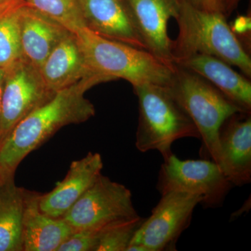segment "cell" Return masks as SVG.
<instances>
[{"label":"cell","mask_w":251,"mask_h":251,"mask_svg":"<svg viewBox=\"0 0 251 251\" xmlns=\"http://www.w3.org/2000/svg\"><path fill=\"white\" fill-rule=\"evenodd\" d=\"M105 82L101 77H86L57 92L15 126L0 146V178L14 177L21 162L63 127L78 125L95 115L93 104L85 97L94 86Z\"/></svg>","instance_id":"1"},{"label":"cell","mask_w":251,"mask_h":251,"mask_svg":"<svg viewBox=\"0 0 251 251\" xmlns=\"http://www.w3.org/2000/svg\"><path fill=\"white\" fill-rule=\"evenodd\" d=\"M175 19L179 34L172 41L174 62L192 54H209L239 68L251 78L250 56L231 29L226 15L198 9L188 0H181Z\"/></svg>","instance_id":"2"},{"label":"cell","mask_w":251,"mask_h":251,"mask_svg":"<svg viewBox=\"0 0 251 251\" xmlns=\"http://www.w3.org/2000/svg\"><path fill=\"white\" fill-rule=\"evenodd\" d=\"M75 34L91 70L106 82L123 79L133 87L168 86L171 82L175 65H168L148 50L105 39L86 27Z\"/></svg>","instance_id":"3"},{"label":"cell","mask_w":251,"mask_h":251,"mask_svg":"<svg viewBox=\"0 0 251 251\" xmlns=\"http://www.w3.org/2000/svg\"><path fill=\"white\" fill-rule=\"evenodd\" d=\"M133 87L138 99L135 146L140 151L156 150L165 160L173 154L176 140L201 139L196 125L167 86L143 84Z\"/></svg>","instance_id":"4"},{"label":"cell","mask_w":251,"mask_h":251,"mask_svg":"<svg viewBox=\"0 0 251 251\" xmlns=\"http://www.w3.org/2000/svg\"><path fill=\"white\" fill-rule=\"evenodd\" d=\"M168 90L199 131L201 154L219 163V131L226 119L244 111L196 73L175 64Z\"/></svg>","instance_id":"5"},{"label":"cell","mask_w":251,"mask_h":251,"mask_svg":"<svg viewBox=\"0 0 251 251\" xmlns=\"http://www.w3.org/2000/svg\"><path fill=\"white\" fill-rule=\"evenodd\" d=\"M202 196L181 191H168L144 219L126 251H175L181 234L188 228L193 211Z\"/></svg>","instance_id":"6"},{"label":"cell","mask_w":251,"mask_h":251,"mask_svg":"<svg viewBox=\"0 0 251 251\" xmlns=\"http://www.w3.org/2000/svg\"><path fill=\"white\" fill-rule=\"evenodd\" d=\"M234 187L215 162L181 160L174 153L164 160L158 173V192L181 191L202 196L203 207L216 209Z\"/></svg>","instance_id":"7"},{"label":"cell","mask_w":251,"mask_h":251,"mask_svg":"<svg viewBox=\"0 0 251 251\" xmlns=\"http://www.w3.org/2000/svg\"><path fill=\"white\" fill-rule=\"evenodd\" d=\"M55 94L46 85L40 69L24 57L6 67L0 112V146L20 122Z\"/></svg>","instance_id":"8"},{"label":"cell","mask_w":251,"mask_h":251,"mask_svg":"<svg viewBox=\"0 0 251 251\" xmlns=\"http://www.w3.org/2000/svg\"><path fill=\"white\" fill-rule=\"evenodd\" d=\"M138 216L130 190L101 174L62 218L75 230L100 228Z\"/></svg>","instance_id":"9"},{"label":"cell","mask_w":251,"mask_h":251,"mask_svg":"<svg viewBox=\"0 0 251 251\" xmlns=\"http://www.w3.org/2000/svg\"><path fill=\"white\" fill-rule=\"evenodd\" d=\"M221 171L234 186L251 181V112H238L225 120L219 131Z\"/></svg>","instance_id":"10"},{"label":"cell","mask_w":251,"mask_h":251,"mask_svg":"<svg viewBox=\"0 0 251 251\" xmlns=\"http://www.w3.org/2000/svg\"><path fill=\"white\" fill-rule=\"evenodd\" d=\"M147 50L160 60L175 65L168 24L179 13L181 0H125Z\"/></svg>","instance_id":"11"},{"label":"cell","mask_w":251,"mask_h":251,"mask_svg":"<svg viewBox=\"0 0 251 251\" xmlns=\"http://www.w3.org/2000/svg\"><path fill=\"white\" fill-rule=\"evenodd\" d=\"M103 159L100 153L89 152L73 161L64 179L50 192L39 195L41 212L53 218H62L101 175Z\"/></svg>","instance_id":"12"},{"label":"cell","mask_w":251,"mask_h":251,"mask_svg":"<svg viewBox=\"0 0 251 251\" xmlns=\"http://www.w3.org/2000/svg\"><path fill=\"white\" fill-rule=\"evenodd\" d=\"M85 27L95 34L147 50L125 0H78Z\"/></svg>","instance_id":"13"},{"label":"cell","mask_w":251,"mask_h":251,"mask_svg":"<svg viewBox=\"0 0 251 251\" xmlns=\"http://www.w3.org/2000/svg\"><path fill=\"white\" fill-rule=\"evenodd\" d=\"M214 86L244 111L251 112V82L222 59L205 54H195L176 61Z\"/></svg>","instance_id":"14"},{"label":"cell","mask_w":251,"mask_h":251,"mask_svg":"<svg viewBox=\"0 0 251 251\" xmlns=\"http://www.w3.org/2000/svg\"><path fill=\"white\" fill-rule=\"evenodd\" d=\"M40 72L46 85L54 93L86 77H101L91 70L80 41L74 32L69 33L54 48L41 66Z\"/></svg>","instance_id":"15"},{"label":"cell","mask_w":251,"mask_h":251,"mask_svg":"<svg viewBox=\"0 0 251 251\" xmlns=\"http://www.w3.org/2000/svg\"><path fill=\"white\" fill-rule=\"evenodd\" d=\"M39 193L25 190L23 219V251H57L74 229L63 218L41 212Z\"/></svg>","instance_id":"16"},{"label":"cell","mask_w":251,"mask_h":251,"mask_svg":"<svg viewBox=\"0 0 251 251\" xmlns=\"http://www.w3.org/2000/svg\"><path fill=\"white\" fill-rule=\"evenodd\" d=\"M23 57L40 69L48 56L72 31L23 5L20 13Z\"/></svg>","instance_id":"17"},{"label":"cell","mask_w":251,"mask_h":251,"mask_svg":"<svg viewBox=\"0 0 251 251\" xmlns=\"http://www.w3.org/2000/svg\"><path fill=\"white\" fill-rule=\"evenodd\" d=\"M25 189L14 177L0 186V251H23V219Z\"/></svg>","instance_id":"18"},{"label":"cell","mask_w":251,"mask_h":251,"mask_svg":"<svg viewBox=\"0 0 251 251\" xmlns=\"http://www.w3.org/2000/svg\"><path fill=\"white\" fill-rule=\"evenodd\" d=\"M21 4L0 12V69H6L23 57Z\"/></svg>","instance_id":"19"},{"label":"cell","mask_w":251,"mask_h":251,"mask_svg":"<svg viewBox=\"0 0 251 251\" xmlns=\"http://www.w3.org/2000/svg\"><path fill=\"white\" fill-rule=\"evenodd\" d=\"M26 6L60 23L75 33L85 24L78 0H23Z\"/></svg>","instance_id":"20"},{"label":"cell","mask_w":251,"mask_h":251,"mask_svg":"<svg viewBox=\"0 0 251 251\" xmlns=\"http://www.w3.org/2000/svg\"><path fill=\"white\" fill-rule=\"evenodd\" d=\"M143 220L138 216L105 226L96 251H126Z\"/></svg>","instance_id":"21"},{"label":"cell","mask_w":251,"mask_h":251,"mask_svg":"<svg viewBox=\"0 0 251 251\" xmlns=\"http://www.w3.org/2000/svg\"><path fill=\"white\" fill-rule=\"evenodd\" d=\"M102 229H75L57 251H96Z\"/></svg>","instance_id":"22"},{"label":"cell","mask_w":251,"mask_h":251,"mask_svg":"<svg viewBox=\"0 0 251 251\" xmlns=\"http://www.w3.org/2000/svg\"><path fill=\"white\" fill-rule=\"evenodd\" d=\"M198 9L204 11L221 12L226 15L224 0H188Z\"/></svg>","instance_id":"23"},{"label":"cell","mask_w":251,"mask_h":251,"mask_svg":"<svg viewBox=\"0 0 251 251\" xmlns=\"http://www.w3.org/2000/svg\"><path fill=\"white\" fill-rule=\"evenodd\" d=\"M231 29L236 36L247 34L251 30V18L241 16L237 18L233 24L230 25Z\"/></svg>","instance_id":"24"},{"label":"cell","mask_w":251,"mask_h":251,"mask_svg":"<svg viewBox=\"0 0 251 251\" xmlns=\"http://www.w3.org/2000/svg\"><path fill=\"white\" fill-rule=\"evenodd\" d=\"M23 4V0H0V12Z\"/></svg>","instance_id":"25"},{"label":"cell","mask_w":251,"mask_h":251,"mask_svg":"<svg viewBox=\"0 0 251 251\" xmlns=\"http://www.w3.org/2000/svg\"><path fill=\"white\" fill-rule=\"evenodd\" d=\"M241 0H224L226 16H229L237 7Z\"/></svg>","instance_id":"26"},{"label":"cell","mask_w":251,"mask_h":251,"mask_svg":"<svg viewBox=\"0 0 251 251\" xmlns=\"http://www.w3.org/2000/svg\"><path fill=\"white\" fill-rule=\"evenodd\" d=\"M5 69H0V112H1V95H2L3 85H4V79Z\"/></svg>","instance_id":"27"},{"label":"cell","mask_w":251,"mask_h":251,"mask_svg":"<svg viewBox=\"0 0 251 251\" xmlns=\"http://www.w3.org/2000/svg\"><path fill=\"white\" fill-rule=\"evenodd\" d=\"M3 181H2V180H1V178H0V186H1V184H3Z\"/></svg>","instance_id":"28"}]
</instances>
